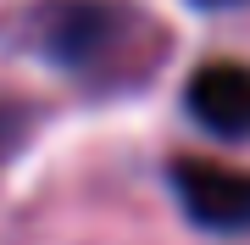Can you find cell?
<instances>
[{
    "mask_svg": "<svg viewBox=\"0 0 250 245\" xmlns=\"http://www.w3.org/2000/svg\"><path fill=\"white\" fill-rule=\"evenodd\" d=\"M22 50H34L56 73L100 78V73H123L128 56L150 62L156 28L128 0H39L22 17Z\"/></svg>",
    "mask_w": 250,
    "mask_h": 245,
    "instance_id": "obj_1",
    "label": "cell"
},
{
    "mask_svg": "<svg viewBox=\"0 0 250 245\" xmlns=\"http://www.w3.org/2000/svg\"><path fill=\"white\" fill-rule=\"evenodd\" d=\"M167 184L195 228L250 234V173L245 167H223V162H206V156H172Z\"/></svg>",
    "mask_w": 250,
    "mask_h": 245,
    "instance_id": "obj_2",
    "label": "cell"
},
{
    "mask_svg": "<svg viewBox=\"0 0 250 245\" xmlns=\"http://www.w3.org/2000/svg\"><path fill=\"white\" fill-rule=\"evenodd\" d=\"M184 111L217 139H250V62H206L184 84Z\"/></svg>",
    "mask_w": 250,
    "mask_h": 245,
    "instance_id": "obj_3",
    "label": "cell"
},
{
    "mask_svg": "<svg viewBox=\"0 0 250 245\" xmlns=\"http://www.w3.org/2000/svg\"><path fill=\"white\" fill-rule=\"evenodd\" d=\"M22 134H28V111L22 106H0V162L22 145Z\"/></svg>",
    "mask_w": 250,
    "mask_h": 245,
    "instance_id": "obj_4",
    "label": "cell"
},
{
    "mask_svg": "<svg viewBox=\"0 0 250 245\" xmlns=\"http://www.w3.org/2000/svg\"><path fill=\"white\" fill-rule=\"evenodd\" d=\"M200 11H223V6H245V0H195Z\"/></svg>",
    "mask_w": 250,
    "mask_h": 245,
    "instance_id": "obj_5",
    "label": "cell"
}]
</instances>
